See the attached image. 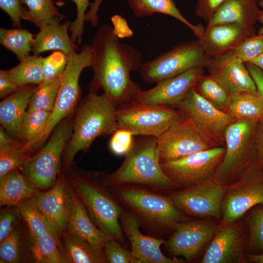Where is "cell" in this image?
Segmentation results:
<instances>
[{
	"label": "cell",
	"mask_w": 263,
	"mask_h": 263,
	"mask_svg": "<svg viewBox=\"0 0 263 263\" xmlns=\"http://www.w3.org/2000/svg\"><path fill=\"white\" fill-rule=\"evenodd\" d=\"M91 46L94 77L89 89H102L117 108L136 102L142 90L131 73L141 67L142 52L121 42L113 27L107 24L99 27Z\"/></svg>",
	"instance_id": "6da1fadb"
},
{
	"label": "cell",
	"mask_w": 263,
	"mask_h": 263,
	"mask_svg": "<svg viewBox=\"0 0 263 263\" xmlns=\"http://www.w3.org/2000/svg\"><path fill=\"white\" fill-rule=\"evenodd\" d=\"M66 169L70 187L80 199L93 222L107 235L123 244L124 233L120 223L123 210L105 184V174L72 169V166Z\"/></svg>",
	"instance_id": "7a4b0ae2"
},
{
	"label": "cell",
	"mask_w": 263,
	"mask_h": 263,
	"mask_svg": "<svg viewBox=\"0 0 263 263\" xmlns=\"http://www.w3.org/2000/svg\"><path fill=\"white\" fill-rule=\"evenodd\" d=\"M117 107L105 94L89 89L82 100L73 122L71 137L62 156L66 169L76 154L85 151L98 137L112 134L117 129Z\"/></svg>",
	"instance_id": "3957f363"
},
{
	"label": "cell",
	"mask_w": 263,
	"mask_h": 263,
	"mask_svg": "<svg viewBox=\"0 0 263 263\" xmlns=\"http://www.w3.org/2000/svg\"><path fill=\"white\" fill-rule=\"evenodd\" d=\"M109 187L142 186L155 189L179 188L163 172L157 150V139L145 136L134 142L122 165L114 172L105 174Z\"/></svg>",
	"instance_id": "277c9868"
},
{
	"label": "cell",
	"mask_w": 263,
	"mask_h": 263,
	"mask_svg": "<svg viewBox=\"0 0 263 263\" xmlns=\"http://www.w3.org/2000/svg\"><path fill=\"white\" fill-rule=\"evenodd\" d=\"M119 203L136 216L140 224L151 229H175L184 218L170 198L142 186L109 187Z\"/></svg>",
	"instance_id": "5b68a950"
},
{
	"label": "cell",
	"mask_w": 263,
	"mask_h": 263,
	"mask_svg": "<svg viewBox=\"0 0 263 263\" xmlns=\"http://www.w3.org/2000/svg\"><path fill=\"white\" fill-rule=\"evenodd\" d=\"M93 65L91 45H84L79 52L74 51L68 55L66 66L61 75L60 86L51 116L34 149L44 142L57 125L74 111L80 95V74L85 68H92Z\"/></svg>",
	"instance_id": "8992f818"
},
{
	"label": "cell",
	"mask_w": 263,
	"mask_h": 263,
	"mask_svg": "<svg viewBox=\"0 0 263 263\" xmlns=\"http://www.w3.org/2000/svg\"><path fill=\"white\" fill-rule=\"evenodd\" d=\"M187 116L172 107L132 102L117 109V129L127 130L133 135L158 138Z\"/></svg>",
	"instance_id": "52a82bcc"
},
{
	"label": "cell",
	"mask_w": 263,
	"mask_h": 263,
	"mask_svg": "<svg viewBox=\"0 0 263 263\" xmlns=\"http://www.w3.org/2000/svg\"><path fill=\"white\" fill-rule=\"evenodd\" d=\"M73 122L65 118L55 128L49 140L23 166L24 175L36 188L47 189L57 180L61 157L71 137Z\"/></svg>",
	"instance_id": "ba28073f"
},
{
	"label": "cell",
	"mask_w": 263,
	"mask_h": 263,
	"mask_svg": "<svg viewBox=\"0 0 263 263\" xmlns=\"http://www.w3.org/2000/svg\"><path fill=\"white\" fill-rule=\"evenodd\" d=\"M257 123L253 120L238 119L226 128L225 155L214 172L222 182L227 184L254 162L253 143Z\"/></svg>",
	"instance_id": "9c48e42d"
},
{
	"label": "cell",
	"mask_w": 263,
	"mask_h": 263,
	"mask_svg": "<svg viewBox=\"0 0 263 263\" xmlns=\"http://www.w3.org/2000/svg\"><path fill=\"white\" fill-rule=\"evenodd\" d=\"M227 184L221 205L222 221L239 220L254 207L263 204V168L253 162Z\"/></svg>",
	"instance_id": "30bf717a"
},
{
	"label": "cell",
	"mask_w": 263,
	"mask_h": 263,
	"mask_svg": "<svg viewBox=\"0 0 263 263\" xmlns=\"http://www.w3.org/2000/svg\"><path fill=\"white\" fill-rule=\"evenodd\" d=\"M207 58L198 40L184 42L144 62L139 75L146 83H157L191 69L204 68Z\"/></svg>",
	"instance_id": "8fae6325"
},
{
	"label": "cell",
	"mask_w": 263,
	"mask_h": 263,
	"mask_svg": "<svg viewBox=\"0 0 263 263\" xmlns=\"http://www.w3.org/2000/svg\"><path fill=\"white\" fill-rule=\"evenodd\" d=\"M225 153L218 146L202 150L184 158L161 164L164 173L179 188L198 184L211 177Z\"/></svg>",
	"instance_id": "7c38bea8"
},
{
	"label": "cell",
	"mask_w": 263,
	"mask_h": 263,
	"mask_svg": "<svg viewBox=\"0 0 263 263\" xmlns=\"http://www.w3.org/2000/svg\"><path fill=\"white\" fill-rule=\"evenodd\" d=\"M157 139L158 154L161 164L218 147L205 136L188 117L169 129Z\"/></svg>",
	"instance_id": "4fadbf2b"
},
{
	"label": "cell",
	"mask_w": 263,
	"mask_h": 263,
	"mask_svg": "<svg viewBox=\"0 0 263 263\" xmlns=\"http://www.w3.org/2000/svg\"><path fill=\"white\" fill-rule=\"evenodd\" d=\"M226 185L214 174L198 184L174 192L170 198L178 209L186 214L220 219Z\"/></svg>",
	"instance_id": "5bb4252c"
},
{
	"label": "cell",
	"mask_w": 263,
	"mask_h": 263,
	"mask_svg": "<svg viewBox=\"0 0 263 263\" xmlns=\"http://www.w3.org/2000/svg\"><path fill=\"white\" fill-rule=\"evenodd\" d=\"M176 108L190 118L200 131L217 146L225 143L226 128L237 119L208 102L195 86L187 94Z\"/></svg>",
	"instance_id": "9a60e30c"
},
{
	"label": "cell",
	"mask_w": 263,
	"mask_h": 263,
	"mask_svg": "<svg viewBox=\"0 0 263 263\" xmlns=\"http://www.w3.org/2000/svg\"><path fill=\"white\" fill-rule=\"evenodd\" d=\"M213 238L201 263H242L246 260L248 238L241 224L222 221Z\"/></svg>",
	"instance_id": "2e32d148"
},
{
	"label": "cell",
	"mask_w": 263,
	"mask_h": 263,
	"mask_svg": "<svg viewBox=\"0 0 263 263\" xmlns=\"http://www.w3.org/2000/svg\"><path fill=\"white\" fill-rule=\"evenodd\" d=\"M205 67L211 77L222 85L231 95L249 92L257 93L253 80L245 63L233 51L207 57Z\"/></svg>",
	"instance_id": "e0dca14e"
},
{
	"label": "cell",
	"mask_w": 263,
	"mask_h": 263,
	"mask_svg": "<svg viewBox=\"0 0 263 263\" xmlns=\"http://www.w3.org/2000/svg\"><path fill=\"white\" fill-rule=\"evenodd\" d=\"M54 231L59 235L67 228L72 205V190L67 179L58 177L55 184L32 198Z\"/></svg>",
	"instance_id": "ac0fdd59"
},
{
	"label": "cell",
	"mask_w": 263,
	"mask_h": 263,
	"mask_svg": "<svg viewBox=\"0 0 263 263\" xmlns=\"http://www.w3.org/2000/svg\"><path fill=\"white\" fill-rule=\"evenodd\" d=\"M203 73V67L194 68L162 80L151 89L141 90L136 102L176 108Z\"/></svg>",
	"instance_id": "d6986e66"
},
{
	"label": "cell",
	"mask_w": 263,
	"mask_h": 263,
	"mask_svg": "<svg viewBox=\"0 0 263 263\" xmlns=\"http://www.w3.org/2000/svg\"><path fill=\"white\" fill-rule=\"evenodd\" d=\"M217 228L206 221H183L176 225L166 245L174 256L190 260L213 238Z\"/></svg>",
	"instance_id": "ffe728a7"
},
{
	"label": "cell",
	"mask_w": 263,
	"mask_h": 263,
	"mask_svg": "<svg viewBox=\"0 0 263 263\" xmlns=\"http://www.w3.org/2000/svg\"><path fill=\"white\" fill-rule=\"evenodd\" d=\"M120 223L124 234L131 244V252L140 263H179L182 260L170 259L163 255L161 246L166 242L161 239L144 235L140 229V223L132 212L123 211Z\"/></svg>",
	"instance_id": "44dd1931"
},
{
	"label": "cell",
	"mask_w": 263,
	"mask_h": 263,
	"mask_svg": "<svg viewBox=\"0 0 263 263\" xmlns=\"http://www.w3.org/2000/svg\"><path fill=\"white\" fill-rule=\"evenodd\" d=\"M253 28L236 24L207 26L198 40L207 57L232 51L244 39L253 34Z\"/></svg>",
	"instance_id": "7402d4cb"
},
{
	"label": "cell",
	"mask_w": 263,
	"mask_h": 263,
	"mask_svg": "<svg viewBox=\"0 0 263 263\" xmlns=\"http://www.w3.org/2000/svg\"><path fill=\"white\" fill-rule=\"evenodd\" d=\"M62 19L56 17L39 29L31 44L34 54L39 55L45 51L53 50L60 51L69 55L79 50L68 35V30L72 22L66 20L61 23Z\"/></svg>",
	"instance_id": "603a6c76"
},
{
	"label": "cell",
	"mask_w": 263,
	"mask_h": 263,
	"mask_svg": "<svg viewBox=\"0 0 263 263\" xmlns=\"http://www.w3.org/2000/svg\"><path fill=\"white\" fill-rule=\"evenodd\" d=\"M72 189V188H71ZM72 190V205L67 229L101 250L111 238L93 222L82 202Z\"/></svg>",
	"instance_id": "cb8c5ba5"
},
{
	"label": "cell",
	"mask_w": 263,
	"mask_h": 263,
	"mask_svg": "<svg viewBox=\"0 0 263 263\" xmlns=\"http://www.w3.org/2000/svg\"><path fill=\"white\" fill-rule=\"evenodd\" d=\"M258 0H226L218 9L207 26L218 24H236L252 28L259 19L261 10Z\"/></svg>",
	"instance_id": "d4e9b609"
},
{
	"label": "cell",
	"mask_w": 263,
	"mask_h": 263,
	"mask_svg": "<svg viewBox=\"0 0 263 263\" xmlns=\"http://www.w3.org/2000/svg\"><path fill=\"white\" fill-rule=\"evenodd\" d=\"M35 88L29 85L21 87L0 102V123L10 135L17 140L20 139V123Z\"/></svg>",
	"instance_id": "484cf974"
},
{
	"label": "cell",
	"mask_w": 263,
	"mask_h": 263,
	"mask_svg": "<svg viewBox=\"0 0 263 263\" xmlns=\"http://www.w3.org/2000/svg\"><path fill=\"white\" fill-rule=\"evenodd\" d=\"M18 169L0 178V206H18L22 201L33 198L39 192Z\"/></svg>",
	"instance_id": "4316f807"
},
{
	"label": "cell",
	"mask_w": 263,
	"mask_h": 263,
	"mask_svg": "<svg viewBox=\"0 0 263 263\" xmlns=\"http://www.w3.org/2000/svg\"><path fill=\"white\" fill-rule=\"evenodd\" d=\"M134 15L138 18L163 14L176 19L189 28L199 38L205 29L201 25H194L181 13L173 0H127Z\"/></svg>",
	"instance_id": "83f0119b"
},
{
	"label": "cell",
	"mask_w": 263,
	"mask_h": 263,
	"mask_svg": "<svg viewBox=\"0 0 263 263\" xmlns=\"http://www.w3.org/2000/svg\"><path fill=\"white\" fill-rule=\"evenodd\" d=\"M62 252L65 263L107 262L104 250L99 249L68 230L62 233Z\"/></svg>",
	"instance_id": "f1b7e54d"
},
{
	"label": "cell",
	"mask_w": 263,
	"mask_h": 263,
	"mask_svg": "<svg viewBox=\"0 0 263 263\" xmlns=\"http://www.w3.org/2000/svg\"><path fill=\"white\" fill-rule=\"evenodd\" d=\"M23 144L8 135L0 128V178L7 173L22 167L31 157Z\"/></svg>",
	"instance_id": "f546056e"
},
{
	"label": "cell",
	"mask_w": 263,
	"mask_h": 263,
	"mask_svg": "<svg viewBox=\"0 0 263 263\" xmlns=\"http://www.w3.org/2000/svg\"><path fill=\"white\" fill-rule=\"evenodd\" d=\"M52 112L45 110L26 111L19 128L20 140L23 148L31 152L46 127Z\"/></svg>",
	"instance_id": "4dcf8cb0"
},
{
	"label": "cell",
	"mask_w": 263,
	"mask_h": 263,
	"mask_svg": "<svg viewBox=\"0 0 263 263\" xmlns=\"http://www.w3.org/2000/svg\"><path fill=\"white\" fill-rule=\"evenodd\" d=\"M29 249L36 263H65L59 238L50 234L38 238L30 236Z\"/></svg>",
	"instance_id": "1f68e13d"
},
{
	"label": "cell",
	"mask_w": 263,
	"mask_h": 263,
	"mask_svg": "<svg viewBox=\"0 0 263 263\" xmlns=\"http://www.w3.org/2000/svg\"><path fill=\"white\" fill-rule=\"evenodd\" d=\"M226 112L237 119L258 121L263 118V100L257 93L249 92L232 95Z\"/></svg>",
	"instance_id": "d6a6232c"
},
{
	"label": "cell",
	"mask_w": 263,
	"mask_h": 263,
	"mask_svg": "<svg viewBox=\"0 0 263 263\" xmlns=\"http://www.w3.org/2000/svg\"><path fill=\"white\" fill-rule=\"evenodd\" d=\"M42 58L39 55H30L18 65L6 70L7 73L19 88L29 84L39 85L44 81Z\"/></svg>",
	"instance_id": "836d02e7"
},
{
	"label": "cell",
	"mask_w": 263,
	"mask_h": 263,
	"mask_svg": "<svg viewBox=\"0 0 263 263\" xmlns=\"http://www.w3.org/2000/svg\"><path fill=\"white\" fill-rule=\"evenodd\" d=\"M33 38L32 34L25 29H0V44L14 53L20 61L30 56Z\"/></svg>",
	"instance_id": "e575fe53"
},
{
	"label": "cell",
	"mask_w": 263,
	"mask_h": 263,
	"mask_svg": "<svg viewBox=\"0 0 263 263\" xmlns=\"http://www.w3.org/2000/svg\"><path fill=\"white\" fill-rule=\"evenodd\" d=\"M18 207L20 214L28 226L30 236L38 238L52 234L59 238L38 208L32 198L22 201Z\"/></svg>",
	"instance_id": "d590c367"
},
{
	"label": "cell",
	"mask_w": 263,
	"mask_h": 263,
	"mask_svg": "<svg viewBox=\"0 0 263 263\" xmlns=\"http://www.w3.org/2000/svg\"><path fill=\"white\" fill-rule=\"evenodd\" d=\"M27 9L22 19L33 23L39 29L42 28L56 17L65 18L56 7L54 0H21Z\"/></svg>",
	"instance_id": "8d00e7d4"
},
{
	"label": "cell",
	"mask_w": 263,
	"mask_h": 263,
	"mask_svg": "<svg viewBox=\"0 0 263 263\" xmlns=\"http://www.w3.org/2000/svg\"><path fill=\"white\" fill-rule=\"evenodd\" d=\"M61 75L43 81L37 85L30 99L27 111H53L60 86Z\"/></svg>",
	"instance_id": "74e56055"
},
{
	"label": "cell",
	"mask_w": 263,
	"mask_h": 263,
	"mask_svg": "<svg viewBox=\"0 0 263 263\" xmlns=\"http://www.w3.org/2000/svg\"><path fill=\"white\" fill-rule=\"evenodd\" d=\"M195 88L213 106L226 112L231 95L216 80L210 75H202L197 81Z\"/></svg>",
	"instance_id": "f35d334b"
},
{
	"label": "cell",
	"mask_w": 263,
	"mask_h": 263,
	"mask_svg": "<svg viewBox=\"0 0 263 263\" xmlns=\"http://www.w3.org/2000/svg\"><path fill=\"white\" fill-rule=\"evenodd\" d=\"M247 220L248 237L247 249L252 253H263V204L257 205L248 211Z\"/></svg>",
	"instance_id": "ab89813d"
},
{
	"label": "cell",
	"mask_w": 263,
	"mask_h": 263,
	"mask_svg": "<svg viewBox=\"0 0 263 263\" xmlns=\"http://www.w3.org/2000/svg\"><path fill=\"white\" fill-rule=\"evenodd\" d=\"M18 225L6 238L0 242V263L21 262L24 252L23 237Z\"/></svg>",
	"instance_id": "60d3db41"
},
{
	"label": "cell",
	"mask_w": 263,
	"mask_h": 263,
	"mask_svg": "<svg viewBox=\"0 0 263 263\" xmlns=\"http://www.w3.org/2000/svg\"><path fill=\"white\" fill-rule=\"evenodd\" d=\"M68 55L60 51H54L42 58L44 81L50 80L62 75L66 66Z\"/></svg>",
	"instance_id": "b9f144b4"
},
{
	"label": "cell",
	"mask_w": 263,
	"mask_h": 263,
	"mask_svg": "<svg viewBox=\"0 0 263 263\" xmlns=\"http://www.w3.org/2000/svg\"><path fill=\"white\" fill-rule=\"evenodd\" d=\"M232 51L244 63H249L263 52V34L248 37Z\"/></svg>",
	"instance_id": "7bdbcfd3"
},
{
	"label": "cell",
	"mask_w": 263,
	"mask_h": 263,
	"mask_svg": "<svg viewBox=\"0 0 263 263\" xmlns=\"http://www.w3.org/2000/svg\"><path fill=\"white\" fill-rule=\"evenodd\" d=\"M122 244L113 238L107 242L104 253L107 262L110 263H140L131 251L123 247Z\"/></svg>",
	"instance_id": "ee69618b"
},
{
	"label": "cell",
	"mask_w": 263,
	"mask_h": 263,
	"mask_svg": "<svg viewBox=\"0 0 263 263\" xmlns=\"http://www.w3.org/2000/svg\"><path fill=\"white\" fill-rule=\"evenodd\" d=\"M57 3L60 5L64 0H56ZM75 4L76 16L75 20L72 22L70 31V37L73 42L76 44H81L82 37L84 29V22L87 9L90 7V0H72Z\"/></svg>",
	"instance_id": "f6af8a7d"
},
{
	"label": "cell",
	"mask_w": 263,
	"mask_h": 263,
	"mask_svg": "<svg viewBox=\"0 0 263 263\" xmlns=\"http://www.w3.org/2000/svg\"><path fill=\"white\" fill-rule=\"evenodd\" d=\"M133 134L130 132L117 129L113 134L109 142L111 151L115 155H126L132 148L134 141Z\"/></svg>",
	"instance_id": "bcb514c9"
},
{
	"label": "cell",
	"mask_w": 263,
	"mask_h": 263,
	"mask_svg": "<svg viewBox=\"0 0 263 263\" xmlns=\"http://www.w3.org/2000/svg\"><path fill=\"white\" fill-rule=\"evenodd\" d=\"M22 5L21 0H0V8L8 15L15 28H21V19L26 10Z\"/></svg>",
	"instance_id": "7dc6e473"
},
{
	"label": "cell",
	"mask_w": 263,
	"mask_h": 263,
	"mask_svg": "<svg viewBox=\"0 0 263 263\" xmlns=\"http://www.w3.org/2000/svg\"><path fill=\"white\" fill-rule=\"evenodd\" d=\"M10 207V208L3 212L0 217V242L6 238L17 225V218L19 207Z\"/></svg>",
	"instance_id": "c3c4849f"
},
{
	"label": "cell",
	"mask_w": 263,
	"mask_h": 263,
	"mask_svg": "<svg viewBox=\"0 0 263 263\" xmlns=\"http://www.w3.org/2000/svg\"><path fill=\"white\" fill-rule=\"evenodd\" d=\"M226 0H197L195 14L208 21Z\"/></svg>",
	"instance_id": "681fc988"
},
{
	"label": "cell",
	"mask_w": 263,
	"mask_h": 263,
	"mask_svg": "<svg viewBox=\"0 0 263 263\" xmlns=\"http://www.w3.org/2000/svg\"><path fill=\"white\" fill-rule=\"evenodd\" d=\"M254 162L263 168V118L257 121L253 143Z\"/></svg>",
	"instance_id": "f907efd6"
},
{
	"label": "cell",
	"mask_w": 263,
	"mask_h": 263,
	"mask_svg": "<svg viewBox=\"0 0 263 263\" xmlns=\"http://www.w3.org/2000/svg\"><path fill=\"white\" fill-rule=\"evenodd\" d=\"M20 88L8 75L6 70H0V97L4 99Z\"/></svg>",
	"instance_id": "816d5d0a"
},
{
	"label": "cell",
	"mask_w": 263,
	"mask_h": 263,
	"mask_svg": "<svg viewBox=\"0 0 263 263\" xmlns=\"http://www.w3.org/2000/svg\"><path fill=\"white\" fill-rule=\"evenodd\" d=\"M245 64L254 82L257 94L263 100V71L252 64L249 63Z\"/></svg>",
	"instance_id": "f5cc1de1"
},
{
	"label": "cell",
	"mask_w": 263,
	"mask_h": 263,
	"mask_svg": "<svg viewBox=\"0 0 263 263\" xmlns=\"http://www.w3.org/2000/svg\"><path fill=\"white\" fill-rule=\"evenodd\" d=\"M103 0H94L90 4L89 10L85 15V21H89L93 27H96L98 24V12Z\"/></svg>",
	"instance_id": "db71d44e"
},
{
	"label": "cell",
	"mask_w": 263,
	"mask_h": 263,
	"mask_svg": "<svg viewBox=\"0 0 263 263\" xmlns=\"http://www.w3.org/2000/svg\"><path fill=\"white\" fill-rule=\"evenodd\" d=\"M246 260L251 263H263V253H252L246 254Z\"/></svg>",
	"instance_id": "11a10c76"
},
{
	"label": "cell",
	"mask_w": 263,
	"mask_h": 263,
	"mask_svg": "<svg viewBox=\"0 0 263 263\" xmlns=\"http://www.w3.org/2000/svg\"><path fill=\"white\" fill-rule=\"evenodd\" d=\"M249 63L254 65L263 71V52Z\"/></svg>",
	"instance_id": "9f6ffc18"
},
{
	"label": "cell",
	"mask_w": 263,
	"mask_h": 263,
	"mask_svg": "<svg viewBox=\"0 0 263 263\" xmlns=\"http://www.w3.org/2000/svg\"><path fill=\"white\" fill-rule=\"evenodd\" d=\"M259 5L262 7V10L260 11V14L259 18V20L260 21L262 24V27L260 30V33L263 34V0H259Z\"/></svg>",
	"instance_id": "6f0895ef"
}]
</instances>
